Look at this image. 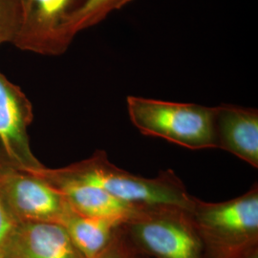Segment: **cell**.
<instances>
[{
	"label": "cell",
	"mask_w": 258,
	"mask_h": 258,
	"mask_svg": "<svg viewBox=\"0 0 258 258\" xmlns=\"http://www.w3.org/2000/svg\"><path fill=\"white\" fill-rule=\"evenodd\" d=\"M189 214L206 258H258V186L237 198L208 203L197 198Z\"/></svg>",
	"instance_id": "1"
},
{
	"label": "cell",
	"mask_w": 258,
	"mask_h": 258,
	"mask_svg": "<svg viewBox=\"0 0 258 258\" xmlns=\"http://www.w3.org/2000/svg\"><path fill=\"white\" fill-rule=\"evenodd\" d=\"M59 169L66 175L95 184L121 201L141 208L176 207L189 212L195 200L173 170L161 171L151 179L134 175L113 165L102 150Z\"/></svg>",
	"instance_id": "2"
},
{
	"label": "cell",
	"mask_w": 258,
	"mask_h": 258,
	"mask_svg": "<svg viewBox=\"0 0 258 258\" xmlns=\"http://www.w3.org/2000/svg\"><path fill=\"white\" fill-rule=\"evenodd\" d=\"M126 103L130 120L141 133L194 150L215 148L214 107L136 96L127 97Z\"/></svg>",
	"instance_id": "3"
},
{
	"label": "cell",
	"mask_w": 258,
	"mask_h": 258,
	"mask_svg": "<svg viewBox=\"0 0 258 258\" xmlns=\"http://www.w3.org/2000/svg\"><path fill=\"white\" fill-rule=\"evenodd\" d=\"M121 231L136 253L146 258H206L188 211L147 208L123 223Z\"/></svg>",
	"instance_id": "4"
},
{
	"label": "cell",
	"mask_w": 258,
	"mask_h": 258,
	"mask_svg": "<svg viewBox=\"0 0 258 258\" xmlns=\"http://www.w3.org/2000/svg\"><path fill=\"white\" fill-rule=\"evenodd\" d=\"M84 0H21L19 32L13 44L38 55H59L71 42L66 25Z\"/></svg>",
	"instance_id": "5"
},
{
	"label": "cell",
	"mask_w": 258,
	"mask_h": 258,
	"mask_svg": "<svg viewBox=\"0 0 258 258\" xmlns=\"http://www.w3.org/2000/svg\"><path fill=\"white\" fill-rule=\"evenodd\" d=\"M33 105L19 85L0 71V166L37 173L45 166L34 155L28 128Z\"/></svg>",
	"instance_id": "6"
},
{
	"label": "cell",
	"mask_w": 258,
	"mask_h": 258,
	"mask_svg": "<svg viewBox=\"0 0 258 258\" xmlns=\"http://www.w3.org/2000/svg\"><path fill=\"white\" fill-rule=\"evenodd\" d=\"M0 195L18 221L59 223L70 209L63 196L40 177L0 166Z\"/></svg>",
	"instance_id": "7"
},
{
	"label": "cell",
	"mask_w": 258,
	"mask_h": 258,
	"mask_svg": "<svg viewBox=\"0 0 258 258\" xmlns=\"http://www.w3.org/2000/svg\"><path fill=\"white\" fill-rule=\"evenodd\" d=\"M35 174L55 187L69 207L83 215L109 219L122 225L147 209L125 203L95 184L66 175L59 168L45 166Z\"/></svg>",
	"instance_id": "8"
},
{
	"label": "cell",
	"mask_w": 258,
	"mask_h": 258,
	"mask_svg": "<svg viewBox=\"0 0 258 258\" xmlns=\"http://www.w3.org/2000/svg\"><path fill=\"white\" fill-rule=\"evenodd\" d=\"M3 258H85L63 226L53 221L19 222Z\"/></svg>",
	"instance_id": "9"
},
{
	"label": "cell",
	"mask_w": 258,
	"mask_h": 258,
	"mask_svg": "<svg viewBox=\"0 0 258 258\" xmlns=\"http://www.w3.org/2000/svg\"><path fill=\"white\" fill-rule=\"evenodd\" d=\"M214 148L258 168V111L231 104L214 107Z\"/></svg>",
	"instance_id": "10"
},
{
	"label": "cell",
	"mask_w": 258,
	"mask_h": 258,
	"mask_svg": "<svg viewBox=\"0 0 258 258\" xmlns=\"http://www.w3.org/2000/svg\"><path fill=\"white\" fill-rule=\"evenodd\" d=\"M76 248L85 258H94L110 243L121 224L80 214L71 208L59 222Z\"/></svg>",
	"instance_id": "11"
},
{
	"label": "cell",
	"mask_w": 258,
	"mask_h": 258,
	"mask_svg": "<svg viewBox=\"0 0 258 258\" xmlns=\"http://www.w3.org/2000/svg\"><path fill=\"white\" fill-rule=\"evenodd\" d=\"M132 0H84L66 25V37L72 42L77 34L102 22L109 14L122 8Z\"/></svg>",
	"instance_id": "12"
},
{
	"label": "cell",
	"mask_w": 258,
	"mask_h": 258,
	"mask_svg": "<svg viewBox=\"0 0 258 258\" xmlns=\"http://www.w3.org/2000/svg\"><path fill=\"white\" fill-rule=\"evenodd\" d=\"M21 0H0V45L13 44L19 32Z\"/></svg>",
	"instance_id": "13"
},
{
	"label": "cell",
	"mask_w": 258,
	"mask_h": 258,
	"mask_svg": "<svg viewBox=\"0 0 258 258\" xmlns=\"http://www.w3.org/2000/svg\"><path fill=\"white\" fill-rule=\"evenodd\" d=\"M133 256L134 250L120 227L106 248L94 258H133Z\"/></svg>",
	"instance_id": "14"
},
{
	"label": "cell",
	"mask_w": 258,
	"mask_h": 258,
	"mask_svg": "<svg viewBox=\"0 0 258 258\" xmlns=\"http://www.w3.org/2000/svg\"><path fill=\"white\" fill-rule=\"evenodd\" d=\"M19 222L0 195V258H3L10 238Z\"/></svg>",
	"instance_id": "15"
},
{
	"label": "cell",
	"mask_w": 258,
	"mask_h": 258,
	"mask_svg": "<svg viewBox=\"0 0 258 258\" xmlns=\"http://www.w3.org/2000/svg\"><path fill=\"white\" fill-rule=\"evenodd\" d=\"M132 248V247H131ZM134 250V249H133ZM133 258H146L144 257V256H142V255H140V254H138V253H136L135 251H134V256H133Z\"/></svg>",
	"instance_id": "16"
}]
</instances>
